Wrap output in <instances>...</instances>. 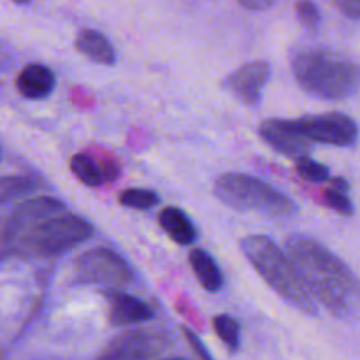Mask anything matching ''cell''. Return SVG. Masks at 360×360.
Segmentation results:
<instances>
[{
    "label": "cell",
    "mask_w": 360,
    "mask_h": 360,
    "mask_svg": "<svg viewBox=\"0 0 360 360\" xmlns=\"http://www.w3.org/2000/svg\"><path fill=\"white\" fill-rule=\"evenodd\" d=\"M74 281L79 285H101L104 288H125L136 281L132 267L109 248H91L74 264Z\"/></svg>",
    "instance_id": "cell-6"
},
{
    "label": "cell",
    "mask_w": 360,
    "mask_h": 360,
    "mask_svg": "<svg viewBox=\"0 0 360 360\" xmlns=\"http://www.w3.org/2000/svg\"><path fill=\"white\" fill-rule=\"evenodd\" d=\"M169 348H171V340L162 330H130L115 338L98 357L111 360L155 359L164 355Z\"/></svg>",
    "instance_id": "cell-8"
},
{
    "label": "cell",
    "mask_w": 360,
    "mask_h": 360,
    "mask_svg": "<svg viewBox=\"0 0 360 360\" xmlns=\"http://www.w3.org/2000/svg\"><path fill=\"white\" fill-rule=\"evenodd\" d=\"M323 200H326V204L330 210L338 211V213L343 214V217H352V214H354V204H352L347 192H341V190L330 186V188L326 190V193H323Z\"/></svg>",
    "instance_id": "cell-21"
},
{
    "label": "cell",
    "mask_w": 360,
    "mask_h": 360,
    "mask_svg": "<svg viewBox=\"0 0 360 360\" xmlns=\"http://www.w3.org/2000/svg\"><path fill=\"white\" fill-rule=\"evenodd\" d=\"M190 266H192L193 274L197 276L199 283L206 288L207 292H217L221 290L224 287V276H221L220 267L217 266L213 257L202 248H193L188 255Z\"/></svg>",
    "instance_id": "cell-15"
},
{
    "label": "cell",
    "mask_w": 360,
    "mask_h": 360,
    "mask_svg": "<svg viewBox=\"0 0 360 360\" xmlns=\"http://www.w3.org/2000/svg\"><path fill=\"white\" fill-rule=\"evenodd\" d=\"M295 169H297V174L309 183H326L330 179L329 167L311 160L309 157L297 158V162H295Z\"/></svg>",
    "instance_id": "cell-20"
},
{
    "label": "cell",
    "mask_w": 360,
    "mask_h": 360,
    "mask_svg": "<svg viewBox=\"0 0 360 360\" xmlns=\"http://www.w3.org/2000/svg\"><path fill=\"white\" fill-rule=\"evenodd\" d=\"M333 2L348 20H360V0H333Z\"/></svg>",
    "instance_id": "cell-23"
},
{
    "label": "cell",
    "mask_w": 360,
    "mask_h": 360,
    "mask_svg": "<svg viewBox=\"0 0 360 360\" xmlns=\"http://www.w3.org/2000/svg\"><path fill=\"white\" fill-rule=\"evenodd\" d=\"M292 125L313 143L350 148L359 139V127L354 118L343 112H323L290 120Z\"/></svg>",
    "instance_id": "cell-7"
},
{
    "label": "cell",
    "mask_w": 360,
    "mask_h": 360,
    "mask_svg": "<svg viewBox=\"0 0 360 360\" xmlns=\"http://www.w3.org/2000/svg\"><path fill=\"white\" fill-rule=\"evenodd\" d=\"M239 246L257 273L280 297L306 315H319L316 299L302 280L297 266L273 239L266 236H246L241 239Z\"/></svg>",
    "instance_id": "cell-3"
},
{
    "label": "cell",
    "mask_w": 360,
    "mask_h": 360,
    "mask_svg": "<svg viewBox=\"0 0 360 360\" xmlns=\"http://www.w3.org/2000/svg\"><path fill=\"white\" fill-rule=\"evenodd\" d=\"M76 48L84 56L102 65H112L116 62L115 48L108 37L97 30H81L76 37Z\"/></svg>",
    "instance_id": "cell-14"
},
{
    "label": "cell",
    "mask_w": 360,
    "mask_h": 360,
    "mask_svg": "<svg viewBox=\"0 0 360 360\" xmlns=\"http://www.w3.org/2000/svg\"><path fill=\"white\" fill-rule=\"evenodd\" d=\"M271 77V65L264 60H255L239 67L224 79V88L250 108H257L262 101V90Z\"/></svg>",
    "instance_id": "cell-9"
},
{
    "label": "cell",
    "mask_w": 360,
    "mask_h": 360,
    "mask_svg": "<svg viewBox=\"0 0 360 360\" xmlns=\"http://www.w3.org/2000/svg\"><path fill=\"white\" fill-rule=\"evenodd\" d=\"M14 4H20V6H25V4H28V2H32V0H13Z\"/></svg>",
    "instance_id": "cell-27"
},
{
    "label": "cell",
    "mask_w": 360,
    "mask_h": 360,
    "mask_svg": "<svg viewBox=\"0 0 360 360\" xmlns=\"http://www.w3.org/2000/svg\"><path fill=\"white\" fill-rule=\"evenodd\" d=\"M330 186L341 190V192H348V190H350V183L345 178H333L330 179Z\"/></svg>",
    "instance_id": "cell-26"
},
{
    "label": "cell",
    "mask_w": 360,
    "mask_h": 360,
    "mask_svg": "<svg viewBox=\"0 0 360 360\" xmlns=\"http://www.w3.org/2000/svg\"><path fill=\"white\" fill-rule=\"evenodd\" d=\"M260 137L269 144L271 148L281 155L292 158L309 157L311 153V143L308 137L302 136L290 120H266L259 129Z\"/></svg>",
    "instance_id": "cell-10"
},
{
    "label": "cell",
    "mask_w": 360,
    "mask_h": 360,
    "mask_svg": "<svg viewBox=\"0 0 360 360\" xmlns=\"http://www.w3.org/2000/svg\"><path fill=\"white\" fill-rule=\"evenodd\" d=\"M183 336H185L186 343H188L190 347H192V350L195 352L197 357L206 359V360H210V359H211V354H210V352L206 350V348H204L202 341H200L199 338H197V334H195V333H192V330L186 329V327H185V329H183Z\"/></svg>",
    "instance_id": "cell-24"
},
{
    "label": "cell",
    "mask_w": 360,
    "mask_h": 360,
    "mask_svg": "<svg viewBox=\"0 0 360 360\" xmlns=\"http://www.w3.org/2000/svg\"><path fill=\"white\" fill-rule=\"evenodd\" d=\"M104 295L108 297L109 304H111L109 323L112 327L134 326V323L148 322V320L153 319V309L136 295L112 290V288H105Z\"/></svg>",
    "instance_id": "cell-11"
},
{
    "label": "cell",
    "mask_w": 360,
    "mask_h": 360,
    "mask_svg": "<svg viewBox=\"0 0 360 360\" xmlns=\"http://www.w3.org/2000/svg\"><path fill=\"white\" fill-rule=\"evenodd\" d=\"M118 200L122 206L130 207V210L146 211L157 206L160 202V197L157 192L146 188H127L120 192Z\"/></svg>",
    "instance_id": "cell-18"
},
{
    "label": "cell",
    "mask_w": 360,
    "mask_h": 360,
    "mask_svg": "<svg viewBox=\"0 0 360 360\" xmlns=\"http://www.w3.org/2000/svg\"><path fill=\"white\" fill-rule=\"evenodd\" d=\"M55 74L42 63H28L16 77V90L28 101H41L55 90Z\"/></svg>",
    "instance_id": "cell-12"
},
{
    "label": "cell",
    "mask_w": 360,
    "mask_h": 360,
    "mask_svg": "<svg viewBox=\"0 0 360 360\" xmlns=\"http://www.w3.org/2000/svg\"><path fill=\"white\" fill-rule=\"evenodd\" d=\"M295 13H297L299 21L304 25L306 28H316L322 21V16H320V11L316 7V4H313L311 0H299L295 4Z\"/></svg>",
    "instance_id": "cell-22"
},
{
    "label": "cell",
    "mask_w": 360,
    "mask_h": 360,
    "mask_svg": "<svg viewBox=\"0 0 360 360\" xmlns=\"http://www.w3.org/2000/svg\"><path fill=\"white\" fill-rule=\"evenodd\" d=\"M70 171L86 186H98L105 181L102 164H97L91 157L84 153H76L70 158Z\"/></svg>",
    "instance_id": "cell-16"
},
{
    "label": "cell",
    "mask_w": 360,
    "mask_h": 360,
    "mask_svg": "<svg viewBox=\"0 0 360 360\" xmlns=\"http://www.w3.org/2000/svg\"><path fill=\"white\" fill-rule=\"evenodd\" d=\"M214 195L236 211L262 217L288 218L297 213V204L264 179L248 174H224L214 181Z\"/></svg>",
    "instance_id": "cell-5"
},
{
    "label": "cell",
    "mask_w": 360,
    "mask_h": 360,
    "mask_svg": "<svg viewBox=\"0 0 360 360\" xmlns=\"http://www.w3.org/2000/svg\"><path fill=\"white\" fill-rule=\"evenodd\" d=\"M238 2L248 11H264L273 7L276 0H238Z\"/></svg>",
    "instance_id": "cell-25"
},
{
    "label": "cell",
    "mask_w": 360,
    "mask_h": 360,
    "mask_svg": "<svg viewBox=\"0 0 360 360\" xmlns=\"http://www.w3.org/2000/svg\"><path fill=\"white\" fill-rule=\"evenodd\" d=\"M290 65L299 86L316 98L343 101L359 88V67L323 48L297 49L292 53Z\"/></svg>",
    "instance_id": "cell-4"
},
{
    "label": "cell",
    "mask_w": 360,
    "mask_h": 360,
    "mask_svg": "<svg viewBox=\"0 0 360 360\" xmlns=\"http://www.w3.org/2000/svg\"><path fill=\"white\" fill-rule=\"evenodd\" d=\"M313 297L336 319L360 315V281L350 267L327 246L308 236L294 234L285 241Z\"/></svg>",
    "instance_id": "cell-2"
},
{
    "label": "cell",
    "mask_w": 360,
    "mask_h": 360,
    "mask_svg": "<svg viewBox=\"0 0 360 360\" xmlns=\"http://www.w3.org/2000/svg\"><path fill=\"white\" fill-rule=\"evenodd\" d=\"M41 188V181L32 176H4L0 183V200L2 204L9 202L11 199L30 193Z\"/></svg>",
    "instance_id": "cell-17"
},
{
    "label": "cell",
    "mask_w": 360,
    "mask_h": 360,
    "mask_svg": "<svg viewBox=\"0 0 360 360\" xmlns=\"http://www.w3.org/2000/svg\"><path fill=\"white\" fill-rule=\"evenodd\" d=\"M158 224L164 229L165 234L176 243V245L181 246H192L197 239V229L192 224V220L188 218V214L185 211H181L179 207L169 206L165 210L160 211L158 214Z\"/></svg>",
    "instance_id": "cell-13"
},
{
    "label": "cell",
    "mask_w": 360,
    "mask_h": 360,
    "mask_svg": "<svg viewBox=\"0 0 360 360\" xmlns=\"http://www.w3.org/2000/svg\"><path fill=\"white\" fill-rule=\"evenodd\" d=\"M94 236L90 221L55 197H35L13 210L2 229L4 257L51 259Z\"/></svg>",
    "instance_id": "cell-1"
},
{
    "label": "cell",
    "mask_w": 360,
    "mask_h": 360,
    "mask_svg": "<svg viewBox=\"0 0 360 360\" xmlns=\"http://www.w3.org/2000/svg\"><path fill=\"white\" fill-rule=\"evenodd\" d=\"M213 327L217 336L220 338L221 343L234 354L239 348V326L232 316L217 315L213 320Z\"/></svg>",
    "instance_id": "cell-19"
}]
</instances>
